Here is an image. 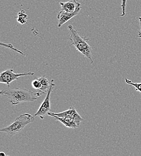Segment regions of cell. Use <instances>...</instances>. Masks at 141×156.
I'll use <instances>...</instances> for the list:
<instances>
[{
  "instance_id": "1",
  "label": "cell",
  "mask_w": 141,
  "mask_h": 156,
  "mask_svg": "<svg viewBox=\"0 0 141 156\" xmlns=\"http://www.w3.org/2000/svg\"><path fill=\"white\" fill-rule=\"evenodd\" d=\"M0 94L10 99V103L13 105H18L22 102L34 101L38 97L41 96V93L38 91L34 93L31 90L26 88H15L1 90Z\"/></svg>"
},
{
  "instance_id": "2",
  "label": "cell",
  "mask_w": 141,
  "mask_h": 156,
  "mask_svg": "<svg viewBox=\"0 0 141 156\" xmlns=\"http://www.w3.org/2000/svg\"><path fill=\"white\" fill-rule=\"evenodd\" d=\"M68 28L70 32L69 39L72 41V45L74 46L77 51L88 59L91 64H93L92 59L93 48L87 42L90 39L81 36L72 25H69Z\"/></svg>"
},
{
  "instance_id": "3",
  "label": "cell",
  "mask_w": 141,
  "mask_h": 156,
  "mask_svg": "<svg viewBox=\"0 0 141 156\" xmlns=\"http://www.w3.org/2000/svg\"><path fill=\"white\" fill-rule=\"evenodd\" d=\"M34 118V115L33 116L28 113L22 114L16 118L11 124L1 129L0 131L7 133L10 136H13L20 133L28 124L33 122Z\"/></svg>"
},
{
  "instance_id": "4",
  "label": "cell",
  "mask_w": 141,
  "mask_h": 156,
  "mask_svg": "<svg viewBox=\"0 0 141 156\" xmlns=\"http://www.w3.org/2000/svg\"><path fill=\"white\" fill-rule=\"evenodd\" d=\"M55 84L54 83V80L52 79L50 83L49 88L46 93V96L41 105L39 110L35 114L34 117H39L41 119H43L48 112L51 111V94L54 88Z\"/></svg>"
},
{
  "instance_id": "5",
  "label": "cell",
  "mask_w": 141,
  "mask_h": 156,
  "mask_svg": "<svg viewBox=\"0 0 141 156\" xmlns=\"http://www.w3.org/2000/svg\"><path fill=\"white\" fill-rule=\"evenodd\" d=\"M34 73L33 72H27L22 73H15L13 72V69H8L2 72L0 74V82L7 84L9 87L12 82L18 80V78L22 76H32L34 75Z\"/></svg>"
},
{
  "instance_id": "6",
  "label": "cell",
  "mask_w": 141,
  "mask_h": 156,
  "mask_svg": "<svg viewBox=\"0 0 141 156\" xmlns=\"http://www.w3.org/2000/svg\"><path fill=\"white\" fill-rule=\"evenodd\" d=\"M48 115L49 116L54 115L59 117L67 118L71 119L75 121L79 126H80V123L83 120L82 117L78 114V112L73 106H71L69 109L60 113H54L50 111L48 112Z\"/></svg>"
},
{
  "instance_id": "7",
  "label": "cell",
  "mask_w": 141,
  "mask_h": 156,
  "mask_svg": "<svg viewBox=\"0 0 141 156\" xmlns=\"http://www.w3.org/2000/svg\"><path fill=\"white\" fill-rule=\"evenodd\" d=\"M81 9V8H80L73 13L66 12L61 10L57 15V19L59 20L58 24V27L60 28L62 25H63L64 23H65L69 20H70L72 18H74L75 16H77L79 13Z\"/></svg>"
},
{
  "instance_id": "8",
  "label": "cell",
  "mask_w": 141,
  "mask_h": 156,
  "mask_svg": "<svg viewBox=\"0 0 141 156\" xmlns=\"http://www.w3.org/2000/svg\"><path fill=\"white\" fill-rule=\"evenodd\" d=\"M60 4L61 6V10L66 12L73 13L81 8V3L76 0H70L67 2H60Z\"/></svg>"
},
{
  "instance_id": "9",
  "label": "cell",
  "mask_w": 141,
  "mask_h": 156,
  "mask_svg": "<svg viewBox=\"0 0 141 156\" xmlns=\"http://www.w3.org/2000/svg\"><path fill=\"white\" fill-rule=\"evenodd\" d=\"M51 117L54 118L55 120L59 121L63 125H64L66 127L70 128V129H76L79 127V126L78 125V124L73 120L67 118H63V117H59L56 115H50Z\"/></svg>"
},
{
  "instance_id": "10",
  "label": "cell",
  "mask_w": 141,
  "mask_h": 156,
  "mask_svg": "<svg viewBox=\"0 0 141 156\" xmlns=\"http://www.w3.org/2000/svg\"><path fill=\"white\" fill-rule=\"evenodd\" d=\"M38 79L41 81V90L39 91V92L41 93V94L47 93V92L49 88L51 82L49 83L48 79L44 76H41V78H38Z\"/></svg>"
},
{
  "instance_id": "11",
  "label": "cell",
  "mask_w": 141,
  "mask_h": 156,
  "mask_svg": "<svg viewBox=\"0 0 141 156\" xmlns=\"http://www.w3.org/2000/svg\"><path fill=\"white\" fill-rule=\"evenodd\" d=\"M16 18L17 20V22L20 24L23 25L27 23L28 16L26 12L23 10H21L20 12H19L18 16Z\"/></svg>"
},
{
  "instance_id": "12",
  "label": "cell",
  "mask_w": 141,
  "mask_h": 156,
  "mask_svg": "<svg viewBox=\"0 0 141 156\" xmlns=\"http://www.w3.org/2000/svg\"><path fill=\"white\" fill-rule=\"evenodd\" d=\"M125 82L130 85H132L135 88H136V90L137 91H139V93H141V83H138V82H132V80L127 79V78H125Z\"/></svg>"
},
{
  "instance_id": "13",
  "label": "cell",
  "mask_w": 141,
  "mask_h": 156,
  "mask_svg": "<svg viewBox=\"0 0 141 156\" xmlns=\"http://www.w3.org/2000/svg\"><path fill=\"white\" fill-rule=\"evenodd\" d=\"M32 87L34 89L37 90H40L41 87V81L39 80V79H35L32 81L31 83Z\"/></svg>"
},
{
  "instance_id": "14",
  "label": "cell",
  "mask_w": 141,
  "mask_h": 156,
  "mask_svg": "<svg viewBox=\"0 0 141 156\" xmlns=\"http://www.w3.org/2000/svg\"><path fill=\"white\" fill-rule=\"evenodd\" d=\"M1 45L2 46H4V47H6V48H10V49L13 50L14 51H16V52H18V53H20V54H22V55H24V56H25V54H24L22 52H21L19 50H18V49H17L16 48H15L13 46V44H7V43H1Z\"/></svg>"
},
{
  "instance_id": "15",
  "label": "cell",
  "mask_w": 141,
  "mask_h": 156,
  "mask_svg": "<svg viewBox=\"0 0 141 156\" xmlns=\"http://www.w3.org/2000/svg\"><path fill=\"white\" fill-rule=\"evenodd\" d=\"M126 3L127 0H122L121 2V8H122V13L121 14V16H124L125 15V9H126Z\"/></svg>"
},
{
  "instance_id": "16",
  "label": "cell",
  "mask_w": 141,
  "mask_h": 156,
  "mask_svg": "<svg viewBox=\"0 0 141 156\" xmlns=\"http://www.w3.org/2000/svg\"><path fill=\"white\" fill-rule=\"evenodd\" d=\"M139 27H140V29H139V33H138V37L141 39V17H139Z\"/></svg>"
},
{
  "instance_id": "17",
  "label": "cell",
  "mask_w": 141,
  "mask_h": 156,
  "mask_svg": "<svg viewBox=\"0 0 141 156\" xmlns=\"http://www.w3.org/2000/svg\"><path fill=\"white\" fill-rule=\"evenodd\" d=\"M7 156V155L4 153V152H1V153H0V156Z\"/></svg>"
}]
</instances>
